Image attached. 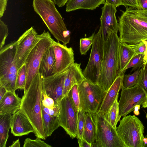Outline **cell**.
Segmentation results:
<instances>
[{"label": "cell", "mask_w": 147, "mask_h": 147, "mask_svg": "<svg viewBox=\"0 0 147 147\" xmlns=\"http://www.w3.org/2000/svg\"><path fill=\"white\" fill-rule=\"evenodd\" d=\"M103 40L101 28L95 34L89 59L83 71L85 78L93 84H97L101 71L103 56Z\"/></svg>", "instance_id": "cell-10"}, {"label": "cell", "mask_w": 147, "mask_h": 147, "mask_svg": "<svg viewBox=\"0 0 147 147\" xmlns=\"http://www.w3.org/2000/svg\"><path fill=\"white\" fill-rule=\"evenodd\" d=\"M80 97V109L85 112H97L107 91L98 84L85 79L78 84Z\"/></svg>", "instance_id": "cell-8"}, {"label": "cell", "mask_w": 147, "mask_h": 147, "mask_svg": "<svg viewBox=\"0 0 147 147\" xmlns=\"http://www.w3.org/2000/svg\"><path fill=\"white\" fill-rule=\"evenodd\" d=\"M144 129L139 118L130 115L123 117L116 128L119 136L126 147H144Z\"/></svg>", "instance_id": "cell-7"}, {"label": "cell", "mask_w": 147, "mask_h": 147, "mask_svg": "<svg viewBox=\"0 0 147 147\" xmlns=\"http://www.w3.org/2000/svg\"><path fill=\"white\" fill-rule=\"evenodd\" d=\"M140 105H137L135 107L134 112L135 115H137L139 114V110L140 109Z\"/></svg>", "instance_id": "cell-49"}, {"label": "cell", "mask_w": 147, "mask_h": 147, "mask_svg": "<svg viewBox=\"0 0 147 147\" xmlns=\"http://www.w3.org/2000/svg\"><path fill=\"white\" fill-rule=\"evenodd\" d=\"M117 98L113 104L105 113L103 114L106 120L115 128L116 129L117 125L121 117L119 113Z\"/></svg>", "instance_id": "cell-27"}, {"label": "cell", "mask_w": 147, "mask_h": 147, "mask_svg": "<svg viewBox=\"0 0 147 147\" xmlns=\"http://www.w3.org/2000/svg\"><path fill=\"white\" fill-rule=\"evenodd\" d=\"M142 67H139L131 74H124L123 78L122 84L123 87L125 88H130L137 84L138 76Z\"/></svg>", "instance_id": "cell-28"}, {"label": "cell", "mask_w": 147, "mask_h": 147, "mask_svg": "<svg viewBox=\"0 0 147 147\" xmlns=\"http://www.w3.org/2000/svg\"><path fill=\"white\" fill-rule=\"evenodd\" d=\"M36 137L35 140L26 138L24 141V147H52V146Z\"/></svg>", "instance_id": "cell-34"}, {"label": "cell", "mask_w": 147, "mask_h": 147, "mask_svg": "<svg viewBox=\"0 0 147 147\" xmlns=\"http://www.w3.org/2000/svg\"><path fill=\"white\" fill-rule=\"evenodd\" d=\"M21 102V98L15 92L7 91L0 100V114H14L19 110Z\"/></svg>", "instance_id": "cell-20"}, {"label": "cell", "mask_w": 147, "mask_h": 147, "mask_svg": "<svg viewBox=\"0 0 147 147\" xmlns=\"http://www.w3.org/2000/svg\"><path fill=\"white\" fill-rule=\"evenodd\" d=\"M42 116L46 136H51L53 132L60 126L58 116L49 115L42 108Z\"/></svg>", "instance_id": "cell-26"}, {"label": "cell", "mask_w": 147, "mask_h": 147, "mask_svg": "<svg viewBox=\"0 0 147 147\" xmlns=\"http://www.w3.org/2000/svg\"><path fill=\"white\" fill-rule=\"evenodd\" d=\"M11 129V133L15 136H21L34 133L31 123L20 110L12 115Z\"/></svg>", "instance_id": "cell-17"}, {"label": "cell", "mask_w": 147, "mask_h": 147, "mask_svg": "<svg viewBox=\"0 0 147 147\" xmlns=\"http://www.w3.org/2000/svg\"><path fill=\"white\" fill-rule=\"evenodd\" d=\"M120 42L115 32H112L103 42L102 64L97 84L106 91L119 76Z\"/></svg>", "instance_id": "cell-3"}, {"label": "cell", "mask_w": 147, "mask_h": 147, "mask_svg": "<svg viewBox=\"0 0 147 147\" xmlns=\"http://www.w3.org/2000/svg\"><path fill=\"white\" fill-rule=\"evenodd\" d=\"M55 4L59 7L64 6L67 3L68 0H52Z\"/></svg>", "instance_id": "cell-45"}, {"label": "cell", "mask_w": 147, "mask_h": 147, "mask_svg": "<svg viewBox=\"0 0 147 147\" xmlns=\"http://www.w3.org/2000/svg\"><path fill=\"white\" fill-rule=\"evenodd\" d=\"M105 3L113 5L116 7L124 4L123 0H106Z\"/></svg>", "instance_id": "cell-43"}, {"label": "cell", "mask_w": 147, "mask_h": 147, "mask_svg": "<svg viewBox=\"0 0 147 147\" xmlns=\"http://www.w3.org/2000/svg\"><path fill=\"white\" fill-rule=\"evenodd\" d=\"M81 63H75L67 68L64 82L63 95L68 94L71 88L84 80L85 78L80 67Z\"/></svg>", "instance_id": "cell-18"}, {"label": "cell", "mask_w": 147, "mask_h": 147, "mask_svg": "<svg viewBox=\"0 0 147 147\" xmlns=\"http://www.w3.org/2000/svg\"><path fill=\"white\" fill-rule=\"evenodd\" d=\"M7 0H0V18L3 16L6 9Z\"/></svg>", "instance_id": "cell-41"}, {"label": "cell", "mask_w": 147, "mask_h": 147, "mask_svg": "<svg viewBox=\"0 0 147 147\" xmlns=\"http://www.w3.org/2000/svg\"><path fill=\"white\" fill-rule=\"evenodd\" d=\"M116 7L113 5L105 3L101 8L100 26L103 42L112 32L117 33L119 23L116 17Z\"/></svg>", "instance_id": "cell-15"}, {"label": "cell", "mask_w": 147, "mask_h": 147, "mask_svg": "<svg viewBox=\"0 0 147 147\" xmlns=\"http://www.w3.org/2000/svg\"><path fill=\"white\" fill-rule=\"evenodd\" d=\"M144 54H139L133 57L126 67L125 71L127 69L132 67L131 73L132 71L137 70L139 67H142L144 62Z\"/></svg>", "instance_id": "cell-33"}, {"label": "cell", "mask_w": 147, "mask_h": 147, "mask_svg": "<svg viewBox=\"0 0 147 147\" xmlns=\"http://www.w3.org/2000/svg\"><path fill=\"white\" fill-rule=\"evenodd\" d=\"M137 84L145 91L147 95V70L145 69L144 65L141 68Z\"/></svg>", "instance_id": "cell-35"}, {"label": "cell", "mask_w": 147, "mask_h": 147, "mask_svg": "<svg viewBox=\"0 0 147 147\" xmlns=\"http://www.w3.org/2000/svg\"><path fill=\"white\" fill-rule=\"evenodd\" d=\"M42 108L45 113L50 115L55 116H59L60 113V108L59 105H55L52 109L47 108L44 106L42 103Z\"/></svg>", "instance_id": "cell-39"}, {"label": "cell", "mask_w": 147, "mask_h": 147, "mask_svg": "<svg viewBox=\"0 0 147 147\" xmlns=\"http://www.w3.org/2000/svg\"><path fill=\"white\" fill-rule=\"evenodd\" d=\"M143 142L144 147H147V138H144L143 139Z\"/></svg>", "instance_id": "cell-51"}, {"label": "cell", "mask_w": 147, "mask_h": 147, "mask_svg": "<svg viewBox=\"0 0 147 147\" xmlns=\"http://www.w3.org/2000/svg\"><path fill=\"white\" fill-rule=\"evenodd\" d=\"M7 91V90L4 87L0 86V100L4 96Z\"/></svg>", "instance_id": "cell-47"}, {"label": "cell", "mask_w": 147, "mask_h": 147, "mask_svg": "<svg viewBox=\"0 0 147 147\" xmlns=\"http://www.w3.org/2000/svg\"><path fill=\"white\" fill-rule=\"evenodd\" d=\"M119 55V76H122L124 74L125 69L131 59L135 56V53L130 45L120 41Z\"/></svg>", "instance_id": "cell-23"}, {"label": "cell", "mask_w": 147, "mask_h": 147, "mask_svg": "<svg viewBox=\"0 0 147 147\" xmlns=\"http://www.w3.org/2000/svg\"><path fill=\"white\" fill-rule=\"evenodd\" d=\"M12 114L7 113L0 114V147H5L11 128Z\"/></svg>", "instance_id": "cell-25"}, {"label": "cell", "mask_w": 147, "mask_h": 147, "mask_svg": "<svg viewBox=\"0 0 147 147\" xmlns=\"http://www.w3.org/2000/svg\"><path fill=\"white\" fill-rule=\"evenodd\" d=\"M130 45L135 53V56L140 54H144L146 47L143 41L138 44Z\"/></svg>", "instance_id": "cell-38"}, {"label": "cell", "mask_w": 147, "mask_h": 147, "mask_svg": "<svg viewBox=\"0 0 147 147\" xmlns=\"http://www.w3.org/2000/svg\"><path fill=\"white\" fill-rule=\"evenodd\" d=\"M78 142L80 147H91V144L84 139H78Z\"/></svg>", "instance_id": "cell-44"}, {"label": "cell", "mask_w": 147, "mask_h": 147, "mask_svg": "<svg viewBox=\"0 0 147 147\" xmlns=\"http://www.w3.org/2000/svg\"><path fill=\"white\" fill-rule=\"evenodd\" d=\"M71 102L76 110L80 109V97L78 84L74 85L70 89L67 94Z\"/></svg>", "instance_id": "cell-30"}, {"label": "cell", "mask_w": 147, "mask_h": 147, "mask_svg": "<svg viewBox=\"0 0 147 147\" xmlns=\"http://www.w3.org/2000/svg\"><path fill=\"white\" fill-rule=\"evenodd\" d=\"M54 40L49 32L44 30L38 37L26 59V78L24 91L30 86L35 76L38 73L42 58L47 50L53 45Z\"/></svg>", "instance_id": "cell-6"}, {"label": "cell", "mask_w": 147, "mask_h": 147, "mask_svg": "<svg viewBox=\"0 0 147 147\" xmlns=\"http://www.w3.org/2000/svg\"><path fill=\"white\" fill-rule=\"evenodd\" d=\"M125 8L118 17L120 41L131 45L147 40V10Z\"/></svg>", "instance_id": "cell-2"}, {"label": "cell", "mask_w": 147, "mask_h": 147, "mask_svg": "<svg viewBox=\"0 0 147 147\" xmlns=\"http://www.w3.org/2000/svg\"><path fill=\"white\" fill-rule=\"evenodd\" d=\"M20 144L19 141V139L13 141L12 144L9 146V147H20Z\"/></svg>", "instance_id": "cell-48"}, {"label": "cell", "mask_w": 147, "mask_h": 147, "mask_svg": "<svg viewBox=\"0 0 147 147\" xmlns=\"http://www.w3.org/2000/svg\"><path fill=\"white\" fill-rule=\"evenodd\" d=\"M17 41H13L0 50V86L15 92L18 68L16 60Z\"/></svg>", "instance_id": "cell-5"}, {"label": "cell", "mask_w": 147, "mask_h": 147, "mask_svg": "<svg viewBox=\"0 0 147 147\" xmlns=\"http://www.w3.org/2000/svg\"><path fill=\"white\" fill-rule=\"evenodd\" d=\"M55 57L52 45L45 52L42 58L38 73L42 77H47L53 75L55 74Z\"/></svg>", "instance_id": "cell-21"}, {"label": "cell", "mask_w": 147, "mask_h": 147, "mask_svg": "<svg viewBox=\"0 0 147 147\" xmlns=\"http://www.w3.org/2000/svg\"><path fill=\"white\" fill-rule=\"evenodd\" d=\"M95 33L87 38H81L80 39V50L82 55H85L90 48L94 41Z\"/></svg>", "instance_id": "cell-31"}, {"label": "cell", "mask_w": 147, "mask_h": 147, "mask_svg": "<svg viewBox=\"0 0 147 147\" xmlns=\"http://www.w3.org/2000/svg\"><path fill=\"white\" fill-rule=\"evenodd\" d=\"M145 69L147 70V62L144 65H143Z\"/></svg>", "instance_id": "cell-52"}, {"label": "cell", "mask_w": 147, "mask_h": 147, "mask_svg": "<svg viewBox=\"0 0 147 147\" xmlns=\"http://www.w3.org/2000/svg\"><path fill=\"white\" fill-rule=\"evenodd\" d=\"M106 0H68L66 3V11L69 12L78 9L94 10Z\"/></svg>", "instance_id": "cell-22"}, {"label": "cell", "mask_w": 147, "mask_h": 147, "mask_svg": "<svg viewBox=\"0 0 147 147\" xmlns=\"http://www.w3.org/2000/svg\"><path fill=\"white\" fill-rule=\"evenodd\" d=\"M8 34L7 25L0 20V50L3 47Z\"/></svg>", "instance_id": "cell-36"}, {"label": "cell", "mask_w": 147, "mask_h": 147, "mask_svg": "<svg viewBox=\"0 0 147 147\" xmlns=\"http://www.w3.org/2000/svg\"><path fill=\"white\" fill-rule=\"evenodd\" d=\"M138 9L147 10V0H136Z\"/></svg>", "instance_id": "cell-40"}, {"label": "cell", "mask_w": 147, "mask_h": 147, "mask_svg": "<svg viewBox=\"0 0 147 147\" xmlns=\"http://www.w3.org/2000/svg\"><path fill=\"white\" fill-rule=\"evenodd\" d=\"M96 127L92 114L86 112L84 114V124L83 139L91 144L95 141Z\"/></svg>", "instance_id": "cell-24"}, {"label": "cell", "mask_w": 147, "mask_h": 147, "mask_svg": "<svg viewBox=\"0 0 147 147\" xmlns=\"http://www.w3.org/2000/svg\"><path fill=\"white\" fill-rule=\"evenodd\" d=\"M38 36L36 30L32 26L24 32L17 41L16 60L18 69L24 64Z\"/></svg>", "instance_id": "cell-14"}, {"label": "cell", "mask_w": 147, "mask_h": 147, "mask_svg": "<svg viewBox=\"0 0 147 147\" xmlns=\"http://www.w3.org/2000/svg\"><path fill=\"white\" fill-rule=\"evenodd\" d=\"M26 78V69L25 64L18 70L16 78L15 90L25 89Z\"/></svg>", "instance_id": "cell-29"}, {"label": "cell", "mask_w": 147, "mask_h": 147, "mask_svg": "<svg viewBox=\"0 0 147 147\" xmlns=\"http://www.w3.org/2000/svg\"><path fill=\"white\" fill-rule=\"evenodd\" d=\"M58 116L60 126L72 139L76 137L78 111L74 108L68 95L64 96L59 104Z\"/></svg>", "instance_id": "cell-12"}, {"label": "cell", "mask_w": 147, "mask_h": 147, "mask_svg": "<svg viewBox=\"0 0 147 147\" xmlns=\"http://www.w3.org/2000/svg\"><path fill=\"white\" fill-rule=\"evenodd\" d=\"M85 112L81 108L78 111L77 128L76 137L83 139V134L84 124Z\"/></svg>", "instance_id": "cell-32"}, {"label": "cell", "mask_w": 147, "mask_h": 147, "mask_svg": "<svg viewBox=\"0 0 147 147\" xmlns=\"http://www.w3.org/2000/svg\"><path fill=\"white\" fill-rule=\"evenodd\" d=\"M55 4L52 0H33L32 6L54 37L66 45L69 42L70 36Z\"/></svg>", "instance_id": "cell-4"}, {"label": "cell", "mask_w": 147, "mask_h": 147, "mask_svg": "<svg viewBox=\"0 0 147 147\" xmlns=\"http://www.w3.org/2000/svg\"><path fill=\"white\" fill-rule=\"evenodd\" d=\"M123 5L125 7H131L138 9L136 0H123Z\"/></svg>", "instance_id": "cell-42"}, {"label": "cell", "mask_w": 147, "mask_h": 147, "mask_svg": "<svg viewBox=\"0 0 147 147\" xmlns=\"http://www.w3.org/2000/svg\"><path fill=\"white\" fill-rule=\"evenodd\" d=\"M42 77L38 73L34 78L28 88L24 92L19 110L31 123L36 137L45 140L42 116Z\"/></svg>", "instance_id": "cell-1"}, {"label": "cell", "mask_w": 147, "mask_h": 147, "mask_svg": "<svg viewBox=\"0 0 147 147\" xmlns=\"http://www.w3.org/2000/svg\"><path fill=\"white\" fill-rule=\"evenodd\" d=\"M124 75L117 76L107 90L98 112L105 113L113 105L117 98L118 97L119 92L123 84Z\"/></svg>", "instance_id": "cell-19"}, {"label": "cell", "mask_w": 147, "mask_h": 147, "mask_svg": "<svg viewBox=\"0 0 147 147\" xmlns=\"http://www.w3.org/2000/svg\"><path fill=\"white\" fill-rule=\"evenodd\" d=\"M67 69L49 76L41 77L42 90L54 100L55 105H59L64 97L63 90Z\"/></svg>", "instance_id": "cell-13"}, {"label": "cell", "mask_w": 147, "mask_h": 147, "mask_svg": "<svg viewBox=\"0 0 147 147\" xmlns=\"http://www.w3.org/2000/svg\"><path fill=\"white\" fill-rule=\"evenodd\" d=\"M142 107L147 108V96L145 101L142 104Z\"/></svg>", "instance_id": "cell-50"}, {"label": "cell", "mask_w": 147, "mask_h": 147, "mask_svg": "<svg viewBox=\"0 0 147 147\" xmlns=\"http://www.w3.org/2000/svg\"><path fill=\"white\" fill-rule=\"evenodd\" d=\"M96 127V143L98 147H126L119 136L116 129L105 119L103 113L91 114Z\"/></svg>", "instance_id": "cell-9"}, {"label": "cell", "mask_w": 147, "mask_h": 147, "mask_svg": "<svg viewBox=\"0 0 147 147\" xmlns=\"http://www.w3.org/2000/svg\"><path fill=\"white\" fill-rule=\"evenodd\" d=\"M142 41L144 42L146 47V50L144 53L143 59L144 62L143 64V65H144L147 62V40H143Z\"/></svg>", "instance_id": "cell-46"}, {"label": "cell", "mask_w": 147, "mask_h": 147, "mask_svg": "<svg viewBox=\"0 0 147 147\" xmlns=\"http://www.w3.org/2000/svg\"><path fill=\"white\" fill-rule=\"evenodd\" d=\"M53 46L55 57L54 74L61 72L74 63V51L71 47L54 40Z\"/></svg>", "instance_id": "cell-16"}, {"label": "cell", "mask_w": 147, "mask_h": 147, "mask_svg": "<svg viewBox=\"0 0 147 147\" xmlns=\"http://www.w3.org/2000/svg\"><path fill=\"white\" fill-rule=\"evenodd\" d=\"M121 89L118 106L120 115L124 117L134 111L136 106L140 105L144 103L147 95L138 84L129 88L122 86Z\"/></svg>", "instance_id": "cell-11"}, {"label": "cell", "mask_w": 147, "mask_h": 147, "mask_svg": "<svg viewBox=\"0 0 147 147\" xmlns=\"http://www.w3.org/2000/svg\"><path fill=\"white\" fill-rule=\"evenodd\" d=\"M41 101L42 105L47 108L52 109L54 107L55 102L54 100L49 96L42 90V92Z\"/></svg>", "instance_id": "cell-37"}]
</instances>
